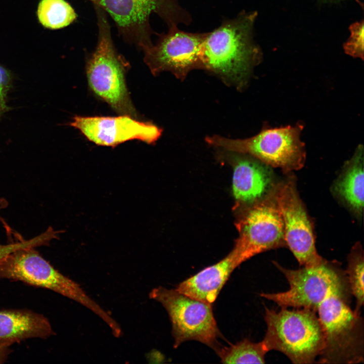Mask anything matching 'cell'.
Returning <instances> with one entry per match:
<instances>
[{
	"instance_id": "cell-17",
	"label": "cell",
	"mask_w": 364,
	"mask_h": 364,
	"mask_svg": "<svg viewBox=\"0 0 364 364\" xmlns=\"http://www.w3.org/2000/svg\"><path fill=\"white\" fill-rule=\"evenodd\" d=\"M336 189L345 201L356 211L360 212L363 207V147L357 149L342 177L336 185Z\"/></svg>"
},
{
	"instance_id": "cell-15",
	"label": "cell",
	"mask_w": 364,
	"mask_h": 364,
	"mask_svg": "<svg viewBox=\"0 0 364 364\" xmlns=\"http://www.w3.org/2000/svg\"><path fill=\"white\" fill-rule=\"evenodd\" d=\"M43 315L27 310L0 311V340L12 344L29 338H47L54 334Z\"/></svg>"
},
{
	"instance_id": "cell-5",
	"label": "cell",
	"mask_w": 364,
	"mask_h": 364,
	"mask_svg": "<svg viewBox=\"0 0 364 364\" xmlns=\"http://www.w3.org/2000/svg\"><path fill=\"white\" fill-rule=\"evenodd\" d=\"M20 281L50 289L90 310L111 329L117 326L111 316L91 298L80 285L55 269L34 247L18 249L0 262V279Z\"/></svg>"
},
{
	"instance_id": "cell-6",
	"label": "cell",
	"mask_w": 364,
	"mask_h": 364,
	"mask_svg": "<svg viewBox=\"0 0 364 364\" xmlns=\"http://www.w3.org/2000/svg\"><path fill=\"white\" fill-rule=\"evenodd\" d=\"M275 264L286 277L290 288L260 295L281 308H308L317 312L322 302L333 295L349 302L351 293L346 274L335 265L325 260L317 266L294 270Z\"/></svg>"
},
{
	"instance_id": "cell-23",
	"label": "cell",
	"mask_w": 364,
	"mask_h": 364,
	"mask_svg": "<svg viewBox=\"0 0 364 364\" xmlns=\"http://www.w3.org/2000/svg\"><path fill=\"white\" fill-rule=\"evenodd\" d=\"M40 238L35 236L29 240L24 239L6 245L0 244V262L11 253L22 248L36 247L40 246Z\"/></svg>"
},
{
	"instance_id": "cell-2",
	"label": "cell",
	"mask_w": 364,
	"mask_h": 364,
	"mask_svg": "<svg viewBox=\"0 0 364 364\" xmlns=\"http://www.w3.org/2000/svg\"><path fill=\"white\" fill-rule=\"evenodd\" d=\"M316 312L308 308H281L277 311L266 307L267 328L261 341L268 352H281L293 363H315L325 345L322 327Z\"/></svg>"
},
{
	"instance_id": "cell-21",
	"label": "cell",
	"mask_w": 364,
	"mask_h": 364,
	"mask_svg": "<svg viewBox=\"0 0 364 364\" xmlns=\"http://www.w3.org/2000/svg\"><path fill=\"white\" fill-rule=\"evenodd\" d=\"M350 35L344 43L343 49L347 54L355 58H363V22H355L349 27Z\"/></svg>"
},
{
	"instance_id": "cell-4",
	"label": "cell",
	"mask_w": 364,
	"mask_h": 364,
	"mask_svg": "<svg viewBox=\"0 0 364 364\" xmlns=\"http://www.w3.org/2000/svg\"><path fill=\"white\" fill-rule=\"evenodd\" d=\"M102 9L114 21L119 35L127 43L143 52L153 44L154 32L150 23L152 14L158 15L168 28L189 25L190 13L177 0H87Z\"/></svg>"
},
{
	"instance_id": "cell-10",
	"label": "cell",
	"mask_w": 364,
	"mask_h": 364,
	"mask_svg": "<svg viewBox=\"0 0 364 364\" xmlns=\"http://www.w3.org/2000/svg\"><path fill=\"white\" fill-rule=\"evenodd\" d=\"M156 35L155 43L143 51L144 61L153 75L168 71L182 78L192 70L203 69L206 32H187L173 26Z\"/></svg>"
},
{
	"instance_id": "cell-12",
	"label": "cell",
	"mask_w": 364,
	"mask_h": 364,
	"mask_svg": "<svg viewBox=\"0 0 364 364\" xmlns=\"http://www.w3.org/2000/svg\"><path fill=\"white\" fill-rule=\"evenodd\" d=\"M275 201L284 224L285 243L300 265L312 267L323 262L315 248L310 222L292 183L278 188Z\"/></svg>"
},
{
	"instance_id": "cell-18",
	"label": "cell",
	"mask_w": 364,
	"mask_h": 364,
	"mask_svg": "<svg viewBox=\"0 0 364 364\" xmlns=\"http://www.w3.org/2000/svg\"><path fill=\"white\" fill-rule=\"evenodd\" d=\"M37 16L42 26L51 29L65 27L77 17L74 9L65 0H41L38 6Z\"/></svg>"
},
{
	"instance_id": "cell-13",
	"label": "cell",
	"mask_w": 364,
	"mask_h": 364,
	"mask_svg": "<svg viewBox=\"0 0 364 364\" xmlns=\"http://www.w3.org/2000/svg\"><path fill=\"white\" fill-rule=\"evenodd\" d=\"M70 125L96 145L112 147L132 140L152 144L161 134V129L154 124L138 121L127 115L117 117L76 116Z\"/></svg>"
},
{
	"instance_id": "cell-25",
	"label": "cell",
	"mask_w": 364,
	"mask_h": 364,
	"mask_svg": "<svg viewBox=\"0 0 364 364\" xmlns=\"http://www.w3.org/2000/svg\"><path fill=\"white\" fill-rule=\"evenodd\" d=\"M319 2L323 4H336L344 0H318Z\"/></svg>"
},
{
	"instance_id": "cell-8",
	"label": "cell",
	"mask_w": 364,
	"mask_h": 364,
	"mask_svg": "<svg viewBox=\"0 0 364 364\" xmlns=\"http://www.w3.org/2000/svg\"><path fill=\"white\" fill-rule=\"evenodd\" d=\"M149 296L160 302L168 313L177 347L188 340H196L213 348H219L217 338L220 333L211 305L185 295L175 289L162 287L154 288Z\"/></svg>"
},
{
	"instance_id": "cell-16",
	"label": "cell",
	"mask_w": 364,
	"mask_h": 364,
	"mask_svg": "<svg viewBox=\"0 0 364 364\" xmlns=\"http://www.w3.org/2000/svg\"><path fill=\"white\" fill-rule=\"evenodd\" d=\"M270 184L266 169L259 164L248 160L239 161L233 176V192L235 198L249 202L260 197Z\"/></svg>"
},
{
	"instance_id": "cell-3",
	"label": "cell",
	"mask_w": 364,
	"mask_h": 364,
	"mask_svg": "<svg viewBox=\"0 0 364 364\" xmlns=\"http://www.w3.org/2000/svg\"><path fill=\"white\" fill-rule=\"evenodd\" d=\"M98 26L97 42L86 64L89 86L99 98L116 112L133 117L125 79L129 63L120 54L113 40L108 15L102 9L93 6Z\"/></svg>"
},
{
	"instance_id": "cell-11",
	"label": "cell",
	"mask_w": 364,
	"mask_h": 364,
	"mask_svg": "<svg viewBox=\"0 0 364 364\" xmlns=\"http://www.w3.org/2000/svg\"><path fill=\"white\" fill-rule=\"evenodd\" d=\"M239 228L240 236L232 251L239 265L285 243L284 224L276 203L266 201L253 207Z\"/></svg>"
},
{
	"instance_id": "cell-22",
	"label": "cell",
	"mask_w": 364,
	"mask_h": 364,
	"mask_svg": "<svg viewBox=\"0 0 364 364\" xmlns=\"http://www.w3.org/2000/svg\"><path fill=\"white\" fill-rule=\"evenodd\" d=\"M12 80V76L10 71L0 65V118L10 109L7 101Z\"/></svg>"
},
{
	"instance_id": "cell-9",
	"label": "cell",
	"mask_w": 364,
	"mask_h": 364,
	"mask_svg": "<svg viewBox=\"0 0 364 364\" xmlns=\"http://www.w3.org/2000/svg\"><path fill=\"white\" fill-rule=\"evenodd\" d=\"M302 129L300 125L266 128L247 139L214 136L207 138L206 141L214 145L249 153L268 164L288 171L303 166L305 152L300 139Z\"/></svg>"
},
{
	"instance_id": "cell-14",
	"label": "cell",
	"mask_w": 364,
	"mask_h": 364,
	"mask_svg": "<svg viewBox=\"0 0 364 364\" xmlns=\"http://www.w3.org/2000/svg\"><path fill=\"white\" fill-rule=\"evenodd\" d=\"M239 265L231 252L215 264L207 267L179 284L178 292L211 305L233 271Z\"/></svg>"
},
{
	"instance_id": "cell-20",
	"label": "cell",
	"mask_w": 364,
	"mask_h": 364,
	"mask_svg": "<svg viewBox=\"0 0 364 364\" xmlns=\"http://www.w3.org/2000/svg\"><path fill=\"white\" fill-rule=\"evenodd\" d=\"M345 273L347 276L351 295L356 300L354 313L359 316L363 305V254L360 250L355 249L348 257V263Z\"/></svg>"
},
{
	"instance_id": "cell-19",
	"label": "cell",
	"mask_w": 364,
	"mask_h": 364,
	"mask_svg": "<svg viewBox=\"0 0 364 364\" xmlns=\"http://www.w3.org/2000/svg\"><path fill=\"white\" fill-rule=\"evenodd\" d=\"M223 363H264L268 351L262 341L254 343L244 339L216 351Z\"/></svg>"
},
{
	"instance_id": "cell-7",
	"label": "cell",
	"mask_w": 364,
	"mask_h": 364,
	"mask_svg": "<svg viewBox=\"0 0 364 364\" xmlns=\"http://www.w3.org/2000/svg\"><path fill=\"white\" fill-rule=\"evenodd\" d=\"M348 303L333 295L318 306L317 312L325 340L318 363L363 362L362 320L354 313Z\"/></svg>"
},
{
	"instance_id": "cell-24",
	"label": "cell",
	"mask_w": 364,
	"mask_h": 364,
	"mask_svg": "<svg viewBox=\"0 0 364 364\" xmlns=\"http://www.w3.org/2000/svg\"><path fill=\"white\" fill-rule=\"evenodd\" d=\"M10 345L11 344L9 343L0 340V363L5 362L7 358L11 351Z\"/></svg>"
},
{
	"instance_id": "cell-1",
	"label": "cell",
	"mask_w": 364,
	"mask_h": 364,
	"mask_svg": "<svg viewBox=\"0 0 364 364\" xmlns=\"http://www.w3.org/2000/svg\"><path fill=\"white\" fill-rule=\"evenodd\" d=\"M256 11L243 10L207 32L202 49L203 69L241 83L261 60L262 52L253 38Z\"/></svg>"
}]
</instances>
